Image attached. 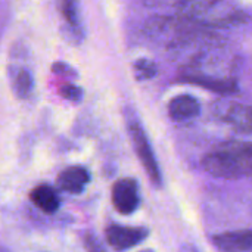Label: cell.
Here are the masks:
<instances>
[{
  "mask_svg": "<svg viewBox=\"0 0 252 252\" xmlns=\"http://www.w3.org/2000/svg\"><path fill=\"white\" fill-rule=\"evenodd\" d=\"M182 77L189 81L220 93L235 90L232 61L221 55L219 46H213L189 61L183 66Z\"/></svg>",
  "mask_w": 252,
  "mask_h": 252,
  "instance_id": "cell-1",
  "label": "cell"
},
{
  "mask_svg": "<svg viewBox=\"0 0 252 252\" xmlns=\"http://www.w3.org/2000/svg\"><path fill=\"white\" fill-rule=\"evenodd\" d=\"M174 15L201 28H229L244 22V12L230 0H173Z\"/></svg>",
  "mask_w": 252,
  "mask_h": 252,
  "instance_id": "cell-2",
  "label": "cell"
},
{
  "mask_svg": "<svg viewBox=\"0 0 252 252\" xmlns=\"http://www.w3.org/2000/svg\"><path fill=\"white\" fill-rule=\"evenodd\" d=\"M202 165L207 173L220 179L236 180L252 176V143H224L205 155Z\"/></svg>",
  "mask_w": 252,
  "mask_h": 252,
  "instance_id": "cell-3",
  "label": "cell"
},
{
  "mask_svg": "<svg viewBox=\"0 0 252 252\" xmlns=\"http://www.w3.org/2000/svg\"><path fill=\"white\" fill-rule=\"evenodd\" d=\"M127 127H128V133H130V137L133 140L136 154H137L145 171L148 173L149 179L152 180V183L155 186H161L162 185V176L159 171V165L157 162L155 154L151 148V143L148 140V136H146L142 124L136 118H130Z\"/></svg>",
  "mask_w": 252,
  "mask_h": 252,
  "instance_id": "cell-4",
  "label": "cell"
},
{
  "mask_svg": "<svg viewBox=\"0 0 252 252\" xmlns=\"http://www.w3.org/2000/svg\"><path fill=\"white\" fill-rule=\"evenodd\" d=\"M112 202L120 214H133L140 204L139 185L134 179H121L112 186Z\"/></svg>",
  "mask_w": 252,
  "mask_h": 252,
  "instance_id": "cell-5",
  "label": "cell"
},
{
  "mask_svg": "<svg viewBox=\"0 0 252 252\" xmlns=\"http://www.w3.org/2000/svg\"><path fill=\"white\" fill-rule=\"evenodd\" d=\"M216 114L238 131L252 133V105L219 102L216 105Z\"/></svg>",
  "mask_w": 252,
  "mask_h": 252,
  "instance_id": "cell-6",
  "label": "cell"
},
{
  "mask_svg": "<svg viewBox=\"0 0 252 252\" xmlns=\"http://www.w3.org/2000/svg\"><path fill=\"white\" fill-rule=\"evenodd\" d=\"M105 235H106L108 244L114 250L126 251L142 244L148 238L149 232L145 227H128V226L111 224L108 226Z\"/></svg>",
  "mask_w": 252,
  "mask_h": 252,
  "instance_id": "cell-7",
  "label": "cell"
},
{
  "mask_svg": "<svg viewBox=\"0 0 252 252\" xmlns=\"http://www.w3.org/2000/svg\"><path fill=\"white\" fill-rule=\"evenodd\" d=\"M213 244L223 252H252V230H238L216 235Z\"/></svg>",
  "mask_w": 252,
  "mask_h": 252,
  "instance_id": "cell-8",
  "label": "cell"
},
{
  "mask_svg": "<svg viewBox=\"0 0 252 252\" xmlns=\"http://www.w3.org/2000/svg\"><path fill=\"white\" fill-rule=\"evenodd\" d=\"M90 182V173L84 167H69L58 176V186L68 193H81Z\"/></svg>",
  "mask_w": 252,
  "mask_h": 252,
  "instance_id": "cell-9",
  "label": "cell"
},
{
  "mask_svg": "<svg viewBox=\"0 0 252 252\" xmlns=\"http://www.w3.org/2000/svg\"><path fill=\"white\" fill-rule=\"evenodd\" d=\"M201 106L199 102L189 94H180L176 96L170 105H168V112L170 117L176 121H188L199 115Z\"/></svg>",
  "mask_w": 252,
  "mask_h": 252,
  "instance_id": "cell-10",
  "label": "cell"
},
{
  "mask_svg": "<svg viewBox=\"0 0 252 252\" xmlns=\"http://www.w3.org/2000/svg\"><path fill=\"white\" fill-rule=\"evenodd\" d=\"M31 201L46 214H55L61 207V198L56 189L50 185H38L30 193Z\"/></svg>",
  "mask_w": 252,
  "mask_h": 252,
  "instance_id": "cell-11",
  "label": "cell"
},
{
  "mask_svg": "<svg viewBox=\"0 0 252 252\" xmlns=\"http://www.w3.org/2000/svg\"><path fill=\"white\" fill-rule=\"evenodd\" d=\"M13 90L16 93L18 97L21 99H25L31 94L32 92V77L28 71L25 69H21L16 77H15V81H13Z\"/></svg>",
  "mask_w": 252,
  "mask_h": 252,
  "instance_id": "cell-12",
  "label": "cell"
},
{
  "mask_svg": "<svg viewBox=\"0 0 252 252\" xmlns=\"http://www.w3.org/2000/svg\"><path fill=\"white\" fill-rule=\"evenodd\" d=\"M61 10L65 18V21L74 27L78 28V13H77V0H61Z\"/></svg>",
  "mask_w": 252,
  "mask_h": 252,
  "instance_id": "cell-13",
  "label": "cell"
},
{
  "mask_svg": "<svg viewBox=\"0 0 252 252\" xmlns=\"http://www.w3.org/2000/svg\"><path fill=\"white\" fill-rule=\"evenodd\" d=\"M134 71H136V75L140 78V80H145V78H151L157 74V66L154 62L151 61H146V59H142L136 63L134 66Z\"/></svg>",
  "mask_w": 252,
  "mask_h": 252,
  "instance_id": "cell-14",
  "label": "cell"
},
{
  "mask_svg": "<svg viewBox=\"0 0 252 252\" xmlns=\"http://www.w3.org/2000/svg\"><path fill=\"white\" fill-rule=\"evenodd\" d=\"M61 94H62L65 99L71 100V102H80L81 97H83L81 89H78V87L74 86V84H65V86L61 89Z\"/></svg>",
  "mask_w": 252,
  "mask_h": 252,
  "instance_id": "cell-15",
  "label": "cell"
},
{
  "mask_svg": "<svg viewBox=\"0 0 252 252\" xmlns=\"http://www.w3.org/2000/svg\"><path fill=\"white\" fill-rule=\"evenodd\" d=\"M84 247H86L87 252H106L102 242L93 233H87L84 236Z\"/></svg>",
  "mask_w": 252,
  "mask_h": 252,
  "instance_id": "cell-16",
  "label": "cell"
},
{
  "mask_svg": "<svg viewBox=\"0 0 252 252\" xmlns=\"http://www.w3.org/2000/svg\"><path fill=\"white\" fill-rule=\"evenodd\" d=\"M55 72H59V74H69V72H71V68L62 65V63H58V65H55Z\"/></svg>",
  "mask_w": 252,
  "mask_h": 252,
  "instance_id": "cell-17",
  "label": "cell"
},
{
  "mask_svg": "<svg viewBox=\"0 0 252 252\" xmlns=\"http://www.w3.org/2000/svg\"><path fill=\"white\" fill-rule=\"evenodd\" d=\"M182 252H198L193 247H190V245H185L183 248H182Z\"/></svg>",
  "mask_w": 252,
  "mask_h": 252,
  "instance_id": "cell-18",
  "label": "cell"
},
{
  "mask_svg": "<svg viewBox=\"0 0 252 252\" xmlns=\"http://www.w3.org/2000/svg\"><path fill=\"white\" fill-rule=\"evenodd\" d=\"M140 252H154V251H151V250H146V251H140Z\"/></svg>",
  "mask_w": 252,
  "mask_h": 252,
  "instance_id": "cell-19",
  "label": "cell"
}]
</instances>
